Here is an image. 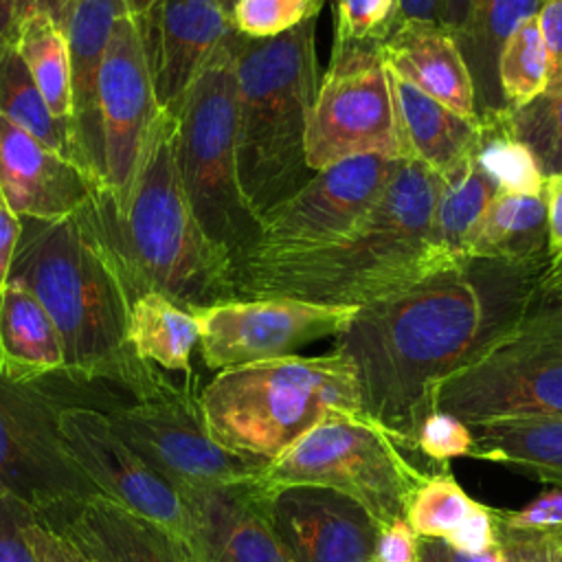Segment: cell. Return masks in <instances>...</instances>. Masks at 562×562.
<instances>
[{
    "instance_id": "cell-48",
    "label": "cell",
    "mask_w": 562,
    "mask_h": 562,
    "mask_svg": "<svg viewBox=\"0 0 562 562\" xmlns=\"http://www.w3.org/2000/svg\"><path fill=\"white\" fill-rule=\"evenodd\" d=\"M20 233H22V220L9 209L7 200L0 193V290L11 274Z\"/></svg>"
},
{
    "instance_id": "cell-34",
    "label": "cell",
    "mask_w": 562,
    "mask_h": 562,
    "mask_svg": "<svg viewBox=\"0 0 562 562\" xmlns=\"http://www.w3.org/2000/svg\"><path fill=\"white\" fill-rule=\"evenodd\" d=\"M498 92L509 110H518L540 97L549 81V59L536 15L527 18L503 44L496 61Z\"/></svg>"
},
{
    "instance_id": "cell-23",
    "label": "cell",
    "mask_w": 562,
    "mask_h": 562,
    "mask_svg": "<svg viewBox=\"0 0 562 562\" xmlns=\"http://www.w3.org/2000/svg\"><path fill=\"white\" fill-rule=\"evenodd\" d=\"M130 13L123 0H70L61 20L70 48L72 75V136L86 169L101 182V136L97 114V83L114 22Z\"/></svg>"
},
{
    "instance_id": "cell-16",
    "label": "cell",
    "mask_w": 562,
    "mask_h": 562,
    "mask_svg": "<svg viewBox=\"0 0 562 562\" xmlns=\"http://www.w3.org/2000/svg\"><path fill=\"white\" fill-rule=\"evenodd\" d=\"M57 417L70 457L103 496L184 540L187 516L178 492L116 435L105 413L70 404Z\"/></svg>"
},
{
    "instance_id": "cell-55",
    "label": "cell",
    "mask_w": 562,
    "mask_h": 562,
    "mask_svg": "<svg viewBox=\"0 0 562 562\" xmlns=\"http://www.w3.org/2000/svg\"><path fill=\"white\" fill-rule=\"evenodd\" d=\"M123 2H125L127 11H130L136 20H143V18L154 9V4H156L158 0H123Z\"/></svg>"
},
{
    "instance_id": "cell-20",
    "label": "cell",
    "mask_w": 562,
    "mask_h": 562,
    "mask_svg": "<svg viewBox=\"0 0 562 562\" xmlns=\"http://www.w3.org/2000/svg\"><path fill=\"white\" fill-rule=\"evenodd\" d=\"M138 24L158 105L176 114L195 75L231 35V18L217 0H158Z\"/></svg>"
},
{
    "instance_id": "cell-25",
    "label": "cell",
    "mask_w": 562,
    "mask_h": 562,
    "mask_svg": "<svg viewBox=\"0 0 562 562\" xmlns=\"http://www.w3.org/2000/svg\"><path fill=\"white\" fill-rule=\"evenodd\" d=\"M0 371L20 384L64 373V345L48 312L15 279L0 290Z\"/></svg>"
},
{
    "instance_id": "cell-49",
    "label": "cell",
    "mask_w": 562,
    "mask_h": 562,
    "mask_svg": "<svg viewBox=\"0 0 562 562\" xmlns=\"http://www.w3.org/2000/svg\"><path fill=\"white\" fill-rule=\"evenodd\" d=\"M419 562H507L503 547L490 549L485 553H461L448 547L443 540L437 538H422V560Z\"/></svg>"
},
{
    "instance_id": "cell-42",
    "label": "cell",
    "mask_w": 562,
    "mask_h": 562,
    "mask_svg": "<svg viewBox=\"0 0 562 562\" xmlns=\"http://www.w3.org/2000/svg\"><path fill=\"white\" fill-rule=\"evenodd\" d=\"M448 547L461 553H485L498 547V533L492 507L476 503L472 512L446 536L441 538Z\"/></svg>"
},
{
    "instance_id": "cell-45",
    "label": "cell",
    "mask_w": 562,
    "mask_h": 562,
    "mask_svg": "<svg viewBox=\"0 0 562 562\" xmlns=\"http://www.w3.org/2000/svg\"><path fill=\"white\" fill-rule=\"evenodd\" d=\"M542 198L547 206V266L542 274L562 268V171L544 178Z\"/></svg>"
},
{
    "instance_id": "cell-50",
    "label": "cell",
    "mask_w": 562,
    "mask_h": 562,
    "mask_svg": "<svg viewBox=\"0 0 562 562\" xmlns=\"http://www.w3.org/2000/svg\"><path fill=\"white\" fill-rule=\"evenodd\" d=\"M397 15L395 24L426 22L443 26V0H395Z\"/></svg>"
},
{
    "instance_id": "cell-30",
    "label": "cell",
    "mask_w": 562,
    "mask_h": 562,
    "mask_svg": "<svg viewBox=\"0 0 562 562\" xmlns=\"http://www.w3.org/2000/svg\"><path fill=\"white\" fill-rule=\"evenodd\" d=\"M130 342L140 360L193 378L191 353L200 342L198 321L191 310L169 296L147 290L132 301Z\"/></svg>"
},
{
    "instance_id": "cell-54",
    "label": "cell",
    "mask_w": 562,
    "mask_h": 562,
    "mask_svg": "<svg viewBox=\"0 0 562 562\" xmlns=\"http://www.w3.org/2000/svg\"><path fill=\"white\" fill-rule=\"evenodd\" d=\"M540 292L551 294V296H562V268L551 274L540 277Z\"/></svg>"
},
{
    "instance_id": "cell-39",
    "label": "cell",
    "mask_w": 562,
    "mask_h": 562,
    "mask_svg": "<svg viewBox=\"0 0 562 562\" xmlns=\"http://www.w3.org/2000/svg\"><path fill=\"white\" fill-rule=\"evenodd\" d=\"M474 435L470 424L446 411H430L422 422L415 441V450L437 468H448V461L470 457Z\"/></svg>"
},
{
    "instance_id": "cell-19",
    "label": "cell",
    "mask_w": 562,
    "mask_h": 562,
    "mask_svg": "<svg viewBox=\"0 0 562 562\" xmlns=\"http://www.w3.org/2000/svg\"><path fill=\"white\" fill-rule=\"evenodd\" d=\"M103 189L92 171L0 114V193L20 220L68 217Z\"/></svg>"
},
{
    "instance_id": "cell-43",
    "label": "cell",
    "mask_w": 562,
    "mask_h": 562,
    "mask_svg": "<svg viewBox=\"0 0 562 562\" xmlns=\"http://www.w3.org/2000/svg\"><path fill=\"white\" fill-rule=\"evenodd\" d=\"M496 533L507 562H551L562 547V531H507L496 527Z\"/></svg>"
},
{
    "instance_id": "cell-2",
    "label": "cell",
    "mask_w": 562,
    "mask_h": 562,
    "mask_svg": "<svg viewBox=\"0 0 562 562\" xmlns=\"http://www.w3.org/2000/svg\"><path fill=\"white\" fill-rule=\"evenodd\" d=\"M94 200L61 220L24 217L9 279L26 285L48 312L64 345L66 378L110 382L138 402L171 380L130 342L132 292Z\"/></svg>"
},
{
    "instance_id": "cell-3",
    "label": "cell",
    "mask_w": 562,
    "mask_h": 562,
    "mask_svg": "<svg viewBox=\"0 0 562 562\" xmlns=\"http://www.w3.org/2000/svg\"><path fill=\"white\" fill-rule=\"evenodd\" d=\"M443 178L402 158L369 215L338 244L235 266V296L369 305L450 272L428 233Z\"/></svg>"
},
{
    "instance_id": "cell-40",
    "label": "cell",
    "mask_w": 562,
    "mask_h": 562,
    "mask_svg": "<svg viewBox=\"0 0 562 562\" xmlns=\"http://www.w3.org/2000/svg\"><path fill=\"white\" fill-rule=\"evenodd\" d=\"M494 522L507 531H562V487L549 485L520 509H494Z\"/></svg>"
},
{
    "instance_id": "cell-58",
    "label": "cell",
    "mask_w": 562,
    "mask_h": 562,
    "mask_svg": "<svg viewBox=\"0 0 562 562\" xmlns=\"http://www.w3.org/2000/svg\"><path fill=\"white\" fill-rule=\"evenodd\" d=\"M560 487H562V485H560Z\"/></svg>"
},
{
    "instance_id": "cell-52",
    "label": "cell",
    "mask_w": 562,
    "mask_h": 562,
    "mask_svg": "<svg viewBox=\"0 0 562 562\" xmlns=\"http://www.w3.org/2000/svg\"><path fill=\"white\" fill-rule=\"evenodd\" d=\"M472 11V0H443V26L452 31V35L461 33Z\"/></svg>"
},
{
    "instance_id": "cell-46",
    "label": "cell",
    "mask_w": 562,
    "mask_h": 562,
    "mask_svg": "<svg viewBox=\"0 0 562 562\" xmlns=\"http://www.w3.org/2000/svg\"><path fill=\"white\" fill-rule=\"evenodd\" d=\"M536 22L549 59L547 88H555L562 83V0H544Z\"/></svg>"
},
{
    "instance_id": "cell-51",
    "label": "cell",
    "mask_w": 562,
    "mask_h": 562,
    "mask_svg": "<svg viewBox=\"0 0 562 562\" xmlns=\"http://www.w3.org/2000/svg\"><path fill=\"white\" fill-rule=\"evenodd\" d=\"M68 2L70 0H18L15 18L22 20L26 15H33V13H46V15H50L53 20H57L61 24Z\"/></svg>"
},
{
    "instance_id": "cell-7",
    "label": "cell",
    "mask_w": 562,
    "mask_h": 562,
    "mask_svg": "<svg viewBox=\"0 0 562 562\" xmlns=\"http://www.w3.org/2000/svg\"><path fill=\"white\" fill-rule=\"evenodd\" d=\"M176 162L189 204L233 263L257 235L237 178L235 29L213 50L176 110Z\"/></svg>"
},
{
    "instance_id": "cell-33",
    "label": "cell",
    "mask_w": 562,
    "mask_h": 562,
    "mask_svg": "<svg viewBox=\"0 0 562 562\" xmlns=\"http://www.w3.org/2000/svg\"><path fill=\"white\" fill-rule=\"evenodd\" d=\"M0 114L46 147L81 165L70 127L53 116L15 46L7 48L0 57Z\"/></svg>"
},
{
    "instance_id": "cell-27",
    "label": "cell",
    "mask_w": 562,
    "mask_h": 562,
    "mask_svg": "<svg viewBox=\"0 0 562 562\" xmlns=\"http://www.w3.org/2000/svg\"><path fill=\"white\" fill-rule=\"evenodd\" d=\"M470 459L512 465L547 485H562V415L472 424Z\"/></svg>"
},
{
    "instance_id": "cell-18",
    "label": "cell",
    "mask_w": 562,
    "mask_h": 562,
    "mask_svg": "<svg viewBox=\"0 0 562 562\" xmlns=\"http://www.w3.org/2000/svg\"><path fill=\"white\" fill-rule=\"evenodd\" d=\"M173 490L184 507V542L195 562H290L268 520L261 476Z\"/></svg>"
},
{
    "instance_id": "cell-53",
    "label": "cell",
    "mask_w": 562,
    "mask_h": 562,
    "mask_svg": "<svg viewBox=\"0 0 562 562\" xmlns=\"http://www.w3.org/2000/svg\"><path fill=\"white\" fill-rule=\"evenodd\" d=\"M15 4L18 0H0V57L13 46L15 40Z\"/></svg>"
},
{
    "instance_id": "cell-9",
    "label": "cell",
    "mask_w": 562,
    "mask_h": 562,
    "mask_svg": "<svg viewBox=\"0 0 562 562\" xmlns=\"http://www.w3.org/2000/svg\"><path fill=\"white\" fill-rule=\"evenodd\" d=\"M369 415L323 419L261 474L263 485L310 483L358 501L378 527L406 516L415 490L432 474Z\"/></svg>"
},
{
    "instance_id": "cell-4",
    "label": "cell",
    "mask_w": 562,
    "mask_h": 562,
    "mask_svg": "<svg viewBox=\"0 0 562 562\" xmlns=\"http://www.w3.org/2000/svg\"><path fill=\"white\" fill-rule=\"evenodd\" d=\"M94 209L132 301L147 290L187 310L237 299L233 257L209 239L184 193L176 162V114H158L123 206L103 189Z\"/></svg>"
},
{
    "instance_id": "cell-29",
    "label": "cell",
    "mask_w": 562,
    "mask_h": 562,
    "mask_svg": "<svg viewBox=\"0 0 562 562\" xmlns=\"http://www.w3.org/2000/svg\"><path fill=\"white\" fill-rule=\"evenodd\" d=\"M496 193L492 178L470 158L461 169L443 178L430 222L428 244L435 257L450 270L470 266V239Z\"/></svg>"
},
{
    "instance_id": "cell-13",
    "label": "cell",
    "mask_w": 562,
    "mask_h": 562,
    "mask_svg": "<svg viewBox=\"0 0 562 562\" xmlns=\"http://www.w3.org/2000/svg\"><path fill=\"white\" fill-rule=\"evenodd\" d=\"M400 160L369 154L316 171L261 215L255 239L235 266L338 244L369 215Z\"/></svg>"
},
{
    "instance_id": "cell-6",
    "label": "cell",
    "mask_w": 562,
    "mask_h": 562,
    "mask_svg": "<svg viewBox=\"0 0 562 562\" xmlns=\"http://www.w3.org/2000/svg\"><path fill=\"white\" fill-rule=\"evenodd\" d=\"M200 408L220 446L268 463L323 419L367 415L353 362L338 349L222 369Z\"/></svg>"
},
{
    "instance_id": "cell-41",
    "label": "cell",
    "mask_w": 562,
    "mask_h": 562,
    "mask_svg": "<svg viewBox=\"0 0 562 562\" xmlns=\"http://www.w3.org/2000/svg\"><path fill=\"white\" fill-rule=\"evenodd\" d=\"M35 509L22 501L0 494V562H37L24 527L35 518Z\"/></svg>"
},
{
    "instance_id": "cell-28",
    "label": "cell",
    "mask_w": 562,
    "mask_h": 562,
    "mask_svg": "<svg viewBox=\"0 0 562 562\" xmlns=\"http://www.w3.org/2000/svg\"><path fill=\"white\" fill-rule=\"evenodd\" d=\"M542 2L544 0H472L470 18L454 37L472 75L479 114L505 108L496 81L498 53L527 18L538 15Z\"/></svg>"
},
{
    "instance_id": "cell-24",
    "label": "cell",
    "mask_w": 562,
    "mask_h": 562,
    "mask_svg": "<svg viewBox=\"0 0 562 562\" xmlns=\"http://www.w3.org/2000/svg\"><path fill=\"white\" fill-rule=\"evenodd\" d=\"M386 79L406 158L426 165L441 178L461 169L472 158L479 123L459 116L389 68Z\"/></svg>"
},
{
    "instance_id": "cell-26",
    "label": "cell",
    "mask_w": 562,
    "mask_h": 562,
    "mask_svg": "<svg viewBox=\"0 0 562 562\" xmlns=\"http://www.w3.org/2000/svg\"><path fill=\"white\" fill-rule=\"evenodd\" d=\"M470 261L547 266V206L540 195L496 189L468 248Z\"/></svg>"
},
{
    "instance_id": "cell-31",
    "label": "cell",
    "mask_w": 562,
    "mask_h": 562,
    "mask_svg": "<svg viewBox=\"0 0 562 562\" xmlns=\"http://www.w3.org/2000/svg\"><path fill=\"white\" fill-rule=\"evenodd\" d=\"M13 46L53 116L72 132V75L64 26L46 13L26 15L15 24Z\"/></svg>"
},
{
    "instance_id": "cell-8",
    "label": "cell",
    "mask_w": 562,
    "mask_h": 562,
    "mask_svg": "<svg viewBox=\"0 0 562 562\" xmlns=\"http://www.w3.org/2000/svg\"><path fill=\"white\" fill-rule=\"evenodd\" d=\"M432 411L465 424L562 415V296L538 301L432 389Z\"/></svg>"
},
{
    "instance_id": "cell-57",
    "label": "cell",
    "mask_w": 562,
    "mask_h": 562,
    "mask_svg": "<svg viewBox=\"0 0 562 562\" xmlns=\"http://www.w3.org/2000/svg\"><path fill=\"white\" fill-rule=\"evenodd\" d=\"M551 562H562V547L553 553V560H551Z\"/></svg>"
},
{
    "instance_id": "cell-5",
    "label": "cell",
    "mask_w": 562,
    "mask_h": 562,
    "mask_svg": "<svg viewBox=\"0 0 562 562\" xmlns=\"http://www.w3.org/2000/svg\"><path fill=\"white\" fill-rule=\"evenodd\" d=\"M314 20L268 40L235 31L237 178L257 224L314 176L305 162L307 114L321 81Z\"/></svg>"
},
{
    "instance_id": "cell-15",
    "label": "cell",
    "mask_w": 562,
    "mask_h": 562,
    "mask_svg": "<svg viewBox=\"0 0 562 562\" xmlns=\"http://www.w3.org/2000/svg\"><path fill=\"white\" fill-rule=\"evenodd\" d=\"M160 112L140 24L132 13H123L112 26L97 83L101 178L116 206H123L132 191Z\"/></svg>"
},
{
    "instance_id": "cell-35",
    "label": "cell",
    "mask_w": 562,
    "mask_h": 562,
    "mask_svg": "<svg viewBox=\"0 0 562 562\" xmlns=\"http://www.w3.org/2000/svg\"><path fill=\"white\" fill-rule=\"evenodd\" d=\"M476 505L450 468L435 470L413 494L404 520L419 538H446Z\"/></svg>"
},
{
    "instance_id": "cell-12",
    "label": "cell",
    "mask_w": 562,
    "mask_h": 562,
    "mask_svg": "<svg viewBox=\"0 0 562 562\" xmlns=\"http://www.w3.org/2000/svg\"><path fill=\"white\" fill-rule=\"evenodd\" d=\"M108 417L116 435L173 487L252 481L268 468V461L237 454L209 435L191 378Z\"/></svg>"
},
{
    "instance_id": "cell-11",
    "label": "cell",
    "mask_w": 562,
    "mask_h": 562,
    "mask_svg": "<svg viewBox=\"0 0 562 562\" xmlns=\"http://www.w3.org/2000/svg\"><path fill=\"white\" fill-rule=\"evenodd\" d=\"M59 408L37 384L13 382L0 371V494L22 501L44 522L101 494L61 439Z\"/></svg>"
},
{
    "instance_id": "cell-37",
    "label": "cell",
    "mask_w": 562,
    "mask_h": 562,
    "mask_svg": "<svg viewBox=\"0 0 562 562\" xmlns=\"http://www.w3.org/2000/svg\"><path fill=\"white\" fill-rule=\"evenodd\" d=\"M323 0H237L231 26L250 40L281 35L318 15Z\"/></svg>"
},
{
    "instance_id": "cell-17",
    "label": "cell",
    "mask_w": 562,
    "mask_h": 562,
    "mask_svg": "<svg viewBox=\"0 0 562 562\" xmlns=\"http://www.w3.org/2000/svg\"><path fill=\"white\" fill-rule=\"evenodd\" d=\"M268 520L290 562H373L380 527L351 496L323 485H266Z\"/></svg>"
},
{
    "instance_id": "cell-36",
    "label": "cell",
    "mask_w": 562,
    "mask_h": 562,
    "mask_svg": "<svg viewBox=\"0 0 562 562\" xmlns=\"http://www.w3.org/2000/svg\"><path fill=\"white\" fill-rule=\"evenodd\" d=\"M516 136L531 149L540 171H562V83L547 88L531 103L509 110Z\"/></svg>"
},
{
    "instance_id": "cell-22",
    "label": "cell",
    "mask_w": 562,
    "mask_h": 562,
    "mask_svg": "<svg viewBox=\"0 0 562 562\" xmlns=\"http://www.w3.org/2000/svg\"><path fill=\"white\" fill-rule=\"evenodd\" d=\"M382 64L400 79L479 123L476 92L457 37L441 24H395L378 44Z\"/></svg>"
},
{
    "instance_id": "cell-38",
    "label": "cell",
    "mask_w": 562,
    "mask_h": 562,
    "mask_svg": "<svg viewBox=\"0 0 562 562\" xmlns=\"http://www.w3.org/2000/svg\"><path fill=\"white\" fill-rule=\"evenodd\" d=\"M336 42L334 44H380L395 26V0H334Z\"/></svg>"
},
{
    "instance_id": "cell-32",
    "label": "cell",
    "mask_w": 562,
    "mask_h": 562,
    "mask_svg": "<svg viewBox=\"0 0 562 562\" xmlns=\"http://www.w3.org/2000/svg\"><path fill=\"white\" fill-rule=\"evenodd\" d=\"M472 158L492 178L496 189L525 195L542 193L544 173L531 149L516 136L509 108L479 114Z\"/></svg>"
},
{
    "instance_id": "cell-21",
    "label": "cell",
    "mask_w": 562,
    "mask_h": 562,
    "mask_svg": "<svg viewBox=\"0 0 562 562\" xmlns=\"http://www.w3.org/2000/svg\"><path fill=\"white\" fill-rule=\"evenodd\" d=\"M46 525L70 540L88 562H195L178 533L103 494L88 496Z\"/></svg>"
},
{
    "instance_id": "cell-1",
    "label": "cell",
    "mask_w": 562,
    "mask_h": 562,
    "mask_svg": "<svg viewBox=\"0 0 562 562\" xmlns=\"http://www.w3.org/2000/svg\"><path fill=\"white\" fill-rule=\"evenodd\" d=\"M542 272L472 261L358 307L334 349L353 362L364 413L417 452L435 384L468 364L538 301Z\"/></svg>"
},
{
    "instance_id": "cell-47",
    "label": "cell",
    "mask_w": 562,
    "mask_h": 562,
    "mask_svg": "<svg viewBox=\"0 0 562 562\" xmlns=\"http://www.w3.org/2000/svg\"><path fill=\"white\" fill-rule=\"evenodd\" d=\"M24 536L33 547L37 562H88L70 540L40 520V516L24 527Z\"/></svg>"
},
{
    "instance_id": "cell-10",
    "label": "cell",
    "mask_w": 562,
    "mask_h": 562,
    "mask_svg": "<svg viewBox=\"0 0 562 562\" xmlns=\"http://www.w3.org/2000/svg\"><path fill=\"white\" fill-rule=\"evenodd\" d=\"M369 154L406 158L386 68L375 44H334L307 114L305 162L316 173Z\"/></svg>"
},
{
    "instance_id": "cell-44",
    "label": "cell",
    "mask_w": 562,
    "mask_h": 562,
    "mask_svg": "<svg viewBox=\"0 0 562 562\" xmlns=\"http://www.w3.org/2000/svg\"><path fill=\"white\" fill-rule=\"evenodd\" d=\"M422 538L411 529L404 518L393 520L378 533L373 562H419Z\"/></svg>"
},
{
    "instance_id": "cell-14",
    "label": "cell",
    "mask_w": 562,
    "mask_h": 562,
    "mask_svg": "<svg viewBox=\"0 0 562 562\" xmlns=\"http://www.w3.org/2000/svg\"><path fill=\"white\" fill-rule=\"evenodd\" d=\"M200 329V353L209 369L274 360L336 338L353 321L356 305H329L290 296L226 299L191 310Z\"/></svg>"
},
{
    "instance_id": "cell-56",
    "label": "cell",
    "mask_w": 562,
    "mask_h": 562,
    "mask_svg": "<svg viewBox=\"0 0 562 562\" xmlns=\"http://www.w3.org/2000/svg\"><path fill=\"white\" fill-rule=\"evenodd\" d=\"M217 2H220V4H222V9L231 15V11H233V7H235V2H237V0H217Z\"/></svg>"
}]
</instances>
